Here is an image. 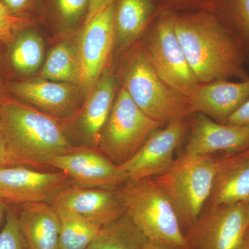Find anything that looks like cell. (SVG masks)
Returning <instances> with one entry per match:
<instances>
[{"instance_id": "1", "label": "cell", "mask_w": 249, "mask_h": 249, "mask_svg": "<svg viewBox=\"0 0 249 249\" xmlns=\"http://www.w3.org/2000/svg\"><path fill=\"white\" fill-rule=\"evenodd\" d=\"M174 27L187 60L200 84L249 78L246 55L219 18L208 13L173 16Z\"/></svg>"}, {"instance_id": "2", "label": "cell", "mask_w": 249, "mask_h": 249, "mask_svg": "<svg viewBox=\"0 0 249 249\" xmlns=\"http://www.w3.org/2000/svg\"><path fill=\"white\" fill-rule=\"evenodd\" d=\"M0 125L14 151L34 168L47 166L51 157L78 147L69 142L55 118L19 103L0 104Z\"/></svg>"}, {"instance_id": "3", "label": "cell", "mask_w": 249, "mask_h": 249, "mask_svg": "<svg viewBox=\"0 0 249 249\" xmlns=\"http://www.w3.org/2000/svg\"><path fill=\"white\" fill-rule=\"evenodd\" d=\"M116 191L124 214L147 240L187 249L186 235L178 214L153 178L129 180Z\"/></svg>"}, {"instance_id": "4", "label": "cell", "mask_w": 249, "mask_h": 249, "mask_svg": "<svg viewBox=\"0 0 249 249\" xmlns=\"http://www.w3.org/2000/svg\"><path fill=\"white\" fill-rule=\"evenodd\" d=\"M216 157L183 152L165 173L153 178L164 191L181 226L191 229L199 219L212 191Z\"/></svg>"}, {"instance_id": "5", "label": "cell", "mask_w": 249, "mask_h": 249, "mask_svg": "<svg viewBox=\"0 0 249 249\" xmlns=\"http://www.w3.org/2000/svg\"><path fill=\"white\" fill-rule=\"evenodd\" d=\"M124 87L145 114L160 124L192 114L188 98L165 84L152 66L145 47L135 49L124 65Z\"/></svg>"}, {"instance_id": "6", "label": "cell", "mask_w": 249, "mask_h": 249, "mask_svg": "<svg viewBox=\"0 0 249 249\" xmlns=\"http://www.w3.org/2000/svg\"><path fill=\"white\" fill-rule=\"evenodd\" d=\"M162 126L145 114L122 88L103 127L98 147L109 160L121 165Z\"/></svg>"}, {"instance_id": "7", "label": "cell", "mask_w": 249, "mask_h": 249, "mask_svg": "<svg viewBox=\"0 0 249 249\" xmlns=\"http://www.w3.org/2000/svg\"><path fill=\"white\" fill-rule=\"evenodd\" d=\"M145 48L157 74L172 89L187 98L200 83L188 63L174 27L173 16H165L150 31Z\"/></svg>"}, {"instance_id": "8", "label": "cell", "mask_w": 249, "mask_h": 249, "mask_svg": "<svg viewBox=\"0 0 249 249\" xmlns=\"http://www.w3.org/2000/svg\"><path fill=\"white\" fill-rule=\"evenodd\" d=\"M249 228L248 203L209 208L185 233L187 249H241Z\"/></svg>"}, {"instance_id": "9", "label": "cell", "mask_w": 249, "mask_h": 249, "mask_svg": "<svg viewBox=\"0 0 249 249\" xmlns=\"http://www.w3.org/2000/svg\"><path fill=\"white\" fill-rule=\"evenodd\" d=\"M115 38L114 1L84 24L77 59L79 85L85 91H89L97 84Z\"/></svg>"}, {"instance_id": "10", "label": "cell", "mask_w": 249, "mask_h": 249, "mask_svg": "<svg viewBox=\"0 0 249 249\" xmlns=\"http://www.w3.org/2000/svg\"><path fill=\"white\" fill-rule=\"evenodd\" d=\"M46 165L63 172L77 186L116 190L129 180L120 165L91 147H78L70 153L54 156Z\"/></svg>"}, {"instance_id": "11", "label": "cell", "mask_w": 249, "mask_h": 249, "mask_svg": "<svg viewBox=\"0 0 249 249\" xmlns=\"http://www.w3.org/2000/svg\"><path fill=\"white\" fill-rule=\"evenodd\" d=\"M27 165L0 168V199L8 204L47 202L73 182L63 172H45Z\"/></svg>"}, {"instance_id": "12", "label": "cell", "mask_w": 249, "mask_h": 249, "mask_svg": "<svg viewBox=\"0 0 249 249\" xmlns=\"http://www.w3.org/2000/svg\"><path fill=\"white\" fill-rule=\"evenodd\" d=\"M186 130L185 119H178L152 133L133 157L120 165L129 179L153 178L165 173L173 165L175 150Z\"/></svg>"}, {"instance_id": "13", "label": "cell", "mask_w": 249, "mask_h": 249, "mask_svg": "<svg viewBox=\"0 0 249 249\" xmlns=\"http://www.w3.org/2000/svg\"><path fill=\"white\" fill-rule=\"evenodd\" d=\"M47 203L54 209L71 211L100 225H107L124 215L116 190L71 185L54 195Z\"/></svg>"}, {"instance_id": "14", "label": "cell", "mask_w": 249, "mask_h": 249, "mask_svg": "<svg viewBox=\"0 0 249 249\" xmlns=\"http://www.w3.org/2000/svg\"><path fill=\"white\" fill-rule=\"evenodd\" d=\"M185 153L213 156L234 153L249 147V127L216 122L209 116L194 113Z\"/></svg>"}, {"instance_id": "15", "label": "cell", "mask_w": 249, "mask_h": 249, "mask_svg": "<svg viewBox=\"0 0 249 249\" xmlns=\"http://www.w3.org/2000/svg\"><path fill=\"white\" fill-rule=\"evenodd\" d=\"M188 98L192 114L200 113L227 124L230 116L249 98V78L237 83L219 80L200 84Z\"/></svg>"}, {"instance_id": "16", "label": "cell", "mask_w": 249, "mask_h": 249, "mask_svg": "<svg viewBox=\"0 0 249 249\" xmlns=\"http://www.w3.org/2000/svg\"><path fill=\"white\" fill-rule=\"evenodd\" d=\"M241 202L249 204V147L216 157L209 208Z\"/></svg>"}, {"instance_id": "17", "label": "cell", "mask_w": 249, "mask_h": 249, "mask_svg": "<svg viewBox=\"0 0 249 249\" xmlns=\"http://www.w3.org/2000/svg\"><path fill=\"white\" fill-rule=\"evenodd\" d=\"M18 219L29 249H58L60 219L47 202L21 205Z\"/></svg>"}, {"instance_id": "18", "label": "cell", "mask_w": 249, "mask_h": 249, "mask_svg": "<svg viewBox=\"0 0 249 249\" xmlns=\"http://www.w3.org/2000/svg\"><path fill=\"white\" fill-rule=\"evenodd\" d=\"M12 91L49 116L66 117L74 107L76 92L69 83L45 79L31 80L14 85Z\"/></svg>"}, {"instance_id": "19", "label": "cell", "mask_w": 249, "mask_h": 249, "mask_svg": "<svg viewBox=\"0 0 249 249\" xmlns=\"http://www.w3.org/2000/svg\"><path fill=\"white\" fill-rule=\"evenodd\" d=\"M80 116L82 134L88 147L99 145L101 133L107 122L114 103L115 79L111 76L103 78L94 87Z\"/></svg>"}, {"instance_id": "20", "label": "cell", "mask_w": 249, "mask_h": 249, "mask_svg": "<svg viewBox=\"0 0 249 249\" xmlns=\"http://www.w3.org/2000/svg\"><path fill=\"white\" fill-rule=\"evenodd\" d=\"M155 11L153 0H115L117 43L126 47L145 29Z\"/></svg>"}, {"instance_id": "21", "label": "cell", "mask_w": 249, "mask_h": 249, "mask_svg": "<svg viewBox=\"0 0 249 249\" xmlns=\"http://www.w3.org/2000/svg\"><path fill=\"white\" fill-rule=\"evenodd\" d=\"M146 237L125 214L103 227L86 249H142Z\"/></svg>"}, {"instance_id": "22", "label": "cell", "mask_w": 249, "mask_h": 249, "mask_svg": "<svg viewBox=\"0 0 249 249\" xmlns=\"http://www.w3.org/2000/svg\"><path fill=\"white\" fill-rule=\"evenodd\" d=\"M54 209L60 219L58 249H86L102 229L103 226L71 211Z\"/></svg>"}, {"instance_id": "23", "label": "cell", "mask_w": 249, "mask_h": 249, "mask_svg": "<svg viewBox=\"0 0 249 249\" xmlns=\"http://www.w3.org/2000/svg\"><path fill=\"white\" fill-rule=\"evenodd\" d=\"M45 80L79 84L77 55L71 46L62 43L52 49L41 71Z\"/></svg>"}, {"instance_id": "24", "label": "cell", "mask_w": 249, "mask_h": 249, "mask_svg": "<svg viewBox=\"0 0 249 249\" xmlns=\"http://www.w3.org/2000/svg\"><path fill=\"white\" fill-rule=\"evenodd\" d=\"M221 22L244 53H249V0H219Z\"/></svg>"}, {"instance_id": "25", "label": "cell", "mask_w": 249, "mask_h": 249, "mask_svg": "<svg viewBox=\"0 0 249 249\" xmlns=\"http://www.w3.org/2000/svg\"><path fill=\"white\" fill-rule=\"evenodd\" d=\"M44 45L40 36L32 31L19 36L12 49L11 62L22 73L35 72L42 64Z\"/></svg>"}, {"instance_id": "26", "label": "cell", "mask_w": 249, "mask_h": 249, "mask_svg": "<svg viewBox=\"0 0 249 249\" xmlns=\"http://www.w3.org/2000/svg\"><path fill=\"white\" fill-rule=\"evenodd\" d=\"M49 1L54 17L63 27H75L82 19L85 22L89 10V0H49Z\"/></svg>"}, {"instance_id": "27", "label": "cell", "mask_w": 249, "mask_h": 249, "mask_svg": "<svg viewBox=\"0 0 249 249\" xmlns=\"http://www.w3.org/2000/svg\"><path fill=\"white\" fill-rule=\"evenodd\" d=\"M0 249H29L16 210L10 209L0 231Z\"/></svg>"}, {"instance_id": "28", "label": "cell", "mask_w": 249, "mask_h": 249, "mask_svg": "<svg viewBox=\"0 0 249 249\" xmlns=\"http://www.w3.org/2000/svg\"><path fill=\"white\" fill-rule=\"evenodd\" d=\"M31 19L13 14L2 2L0 1V42H13L17 31L31 24Z\"/></svg>"}, {"instance_id": "29", "label": "cell", "mask_w": 249, "mask_h": 249, "mask_svg": "<svg viewBox=\"0 0 249 249\" xmlns=\"http://www.w3.org/2000/svg\"><path fill=\"white\" fill-rule=\"evenodd\" d=\"M19 165H26L10 145L0 127V168Z\"/></svg>"}, {"instance_id": "30", "label": "cell", "mask_w": 249, "mask_h": 249, "mask_svg": "<svg viewBox=\"0 0 249 249\" xmlns=\"http://www.w3.org/2000/svg\"><path fill=\"white\" fill-rule=\"evenodd\" d=\"M35 1L36 0H0L13 14L28 19H30L28 16V12L32 8Z\"/></svg>"}, {"instance_id": "31", "label": "cell", "mask_w": 249, "mask_h": 249, "mask_svg": "<svg viewBox=\"0 0 249 249\" xmlns=\"http://www.w3.org/2000/svg\"><path fill=\"white\" fill-rule=\"evenodd\" d=\"M227 124L249 127V98L229 118Z\"/></svg>"}, {"instance_id": "32", "label": "cell", "mask_w": 249, "mask_h": 249, "mask_svg": "<svg viewBox=\"0 0 249 249\" xmlns=\"http://www.w3.org/2000/svg\"><path fill=\"white\" fill-rule=\"evenodd\" d=\"M115 0H89V10L85 19V24L89 22L100 11L113 4Z\"/></svg>"}, {"instance_id": "33", "label": "cell", "mask_w": 249, "mask_h": 249, "mask_svg": "<svg viewBox=\"0 0 249 249\" xmlns=\"http://www.w3.org/2000/svg\"><path fill=\"white\" fill-rule=\"evenodd\" d=\"M9 210V204L0 199V227L6 220V216H7Z\"/></svg>"}, {"instance_id": "34", "label": "cell", "mask_w": 249, "mask_h": 249, "mask_svg": "<svg viewBox=\"0 0 249 249\" xmlns=\"http://www.w3.org/2000/svg\"><path fill=\"white\" fill-rule=\"evenodd\" d=\"M142 249H182L175 248V247H170L164 245H160V244L155 243V242H150L147 240L144 245Z\"/></svg>"}, {"instance_id": "35", "label": "cell", "mask_w": 249, "mask_h": 249, "mask_svg": "<svg viewBox=\"0 0 249 249\" xmlns=\"http://www.w3.org/2000/svg\"><path fill=\"white\" fill-rule=\"evenodd\" d=\"M241 249H249V228L247 232H246Z\"/></svg>"}, {"instance_id": "36", "label": "cell", "mask_w": 249, "mask_h": 249, "mask_svg": "<svg viewBox=\"0 0 249 249\" xmlns=\"http://www.w3.org/2000/svg\"><path fill=\"white\" fill-rule=\"evenodd\" d=\"M0 127H1V125H0Z\"/></svg>"}]
</instances>
